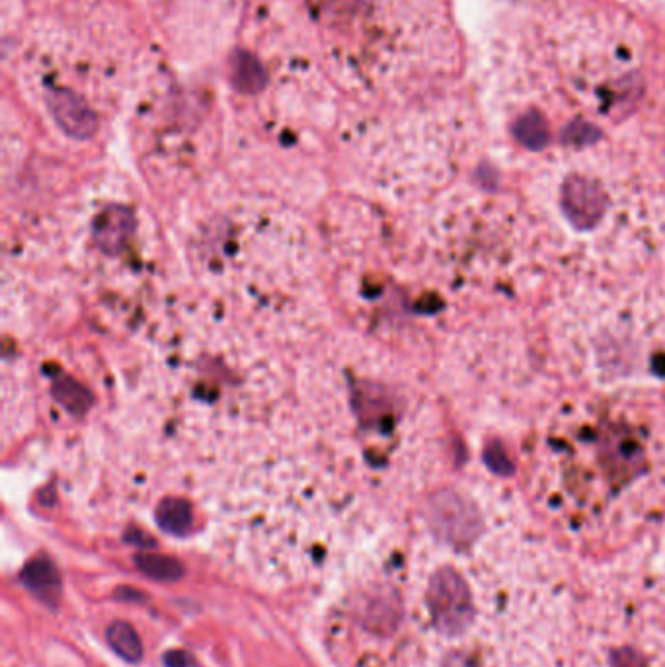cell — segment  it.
<instances>
[{
  "label": "cell",
  "instance_id": "6da1fadb",
  "mask_svg": "<svg viewBox=\"0 0 665 667\" xmlns=\"http://www.w3.org/2000/svg\"><path fill=\"white\" fill-rule=\"evenodd\" d=\"M437 539V537H435ZM422 584L431 667H568L578 584L547 549L494 535L461 539Z\"/></svg>",
  "mask_w": 665,
  "mask_h": 667
},
{
  "label": "cell",
  "instance_id": "7a4b0ae2",
  "mask_svg": "<svg viewBox=\"0 0 665 667\" xmlns=\"http://www.w3.org/2000/svg\"><path fill=\"white\" fill-rule=\"evenodd\" d=\"M344 80L398 98L443 96L465 84L453 0H307Z\"/></svg>",
  "mask_w": 665,
  "mask_h": 667
},
{
  "label": "cell",
  "instance_id": "3957f363",
  "mask_svg": "<svg viewBox=\"0 0 665 667\" xmlns=\"http://www.w3.org/2000/svg\"><path fill=\"white\" fill-rule=\"evenodd\" d=\"M568 667H665V541L603 562L578 584Z\"/></svg>",
  "mask_w": 665,
  "mask_h": 667
},
{
  "label": "cell",
  "instance_id": "277c9868",
  "mask_svg": "<svg viewBox=\"0 0 665 667\" xmlns=\"http://www.w3.org/2000/svg\"><path fill=\"white\" fill-rule=\"evenodd\" d=\"M560 205L574 227L591 229L601 221L607 209V194L599 180L584 174H570L560 188Z\"/></svg>",
  "mask_w": 665,
  "mask_h": 667
},
{
  "label": "cell",
  "instance_id": "5b68a950",
  "mask_svg": "<svg viewBox=\"0 0 665 667\" xmlns=\"http://www.w3.org/2000/svg\"><path fill=\"white\" fill-rule=\"evenodd\" d=\"M20 582L47 607L55 609L59 605L63 584H61V574L51 560L38 558L28 562L20 574Z\"/></svg>",
  "mask_w": 665,
  "mask_h": 667
},
{
  "label": "cell",
  "instance_id": "8992f818",
  "mask_svg": "<svg viewBox=\"0 0 665 667\" xmlns=\"http://www.w3.org/2000/svg\"><path fill=\"white\" fill-rule=\"evenodd\" d=\"M131 227L133 221L125 209L106 211L96 227V240L104 250L114 252L125 244V238L131 233Z\"/></svg>",
  "mask_w": 665,
  "mask_h": 667
},
{
  "label": "cell",
  "instance_id": "52a82bcc",
  "mask_svg": "<svg viewBox=\"0 0 665 667\" xmlns=\"http://www.w3.org/2000/svg\"><path fill=\"white\" fill-rule=\"evenodd\" d=\"M157 523L162 531L184 537L190 533L194 525V511L186 500L180 498H168L160 502L157 508Z\"/></svg>",
  "mask_w": 665,
  "mask_h": 667
},
{
  "label": "cell",
  "instance_id": "ba28073f",
  "mask_svg": "<svg viewBox=\"0 0 665 667\" xmlns=\"http://www.w3.org/2000/svg\"><path fill=\"white\" fill-rule=\"evenodd\" d=\"M135 564L147 578L157 582H178L186 574V568L180 560L164 554H151V552L137 554Z\"/></svg>",
  "mask_w": 665,
  "mask_h": 667
},
{
  "label": "cell",
  "instance_id": "9c48e42d",
  "mask_svg": "<svg viewBox=\"0 0 665 667\" xmlns=\"http://www.w3.org/2000/svg\"><path fill=\"white\" fill-rule=\"evenodd\" d=\"M106 638L110 648L118 654L121 660L129 664H137L143 658V644L137 630L125 621H116L106 630Z\"/></svg>",
  "mask_w": 665,
  "mask_h": 667
},
{
  "label": "cell",
  "instance_id": "30bf717a",
  "mask_svg": "<svg viewBox=\"0 0 665 667\" xmlns=\"http://www.w3.org/2000/svg\"><path fill=\"white\" fill-rule=\"evenodd\" d=\"M53 394L59 404H63L69 412L82 414L90 406V394L71 379H59L53 385Z\"/></svg>",
  "mask_w": 665,
  "mask_h": 667
},
{
  "label": "cell",
  "instance_id": "8fae6325",
  "mask_svg": "<svg viewBox=\"0 0 665 667\" xmlns=\"http://www.w3.org/2000/svg\"><path fill=\"white\" fill-rule=\"evenodd\" d=\"M484 457H486V463H488V467L492 471L498 472V474H508V472H511L508 453L502 447V443H498V441L490 443L486 447V451H484Z\"/></svg>",
  "mask_w": 665,
  "mask_h": 667
},
{
  "label": "cell",
  "instance_id": "7c38bea8",
  "mask_svg": "<svg viewBox=\"0 0 665 667\" xmlns=\"http://www.w3.org/2000/svg\"><path fill=\"white\" fill-rule=\"evenodd\" d=\"M164 666L166 667H194V658L192 654L188 652H182V650H172V652H166L164 658H162Z\"/></svg>",
  "mask_w": 665,
  "mask_h": 667
},
{
  "label": "cell",
  "instance_id": "4fadbf2b",
  "mask_svg": "<svg viewBox=\"0 0 665 667\" xmlns=\"http://www.w3.org/2000/svg\"><path fill=\"white\" fill-rule=\"evenodd\" d=\"M116 597L118 599H121V601H129V599H135V601H143L145 597L137 591V589H118V593H116Z\"/></svg>",
  "mask_w": 665,
  "mask_h": 667
}]
</instances>
